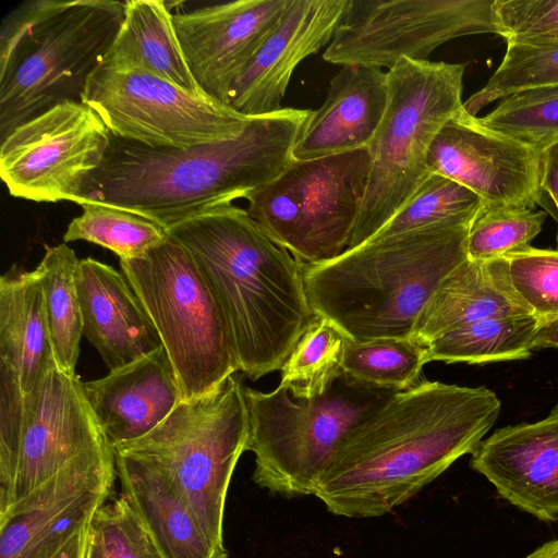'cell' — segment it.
<instances>
[{"instance_id":"1","label":"cell","mask_w":558,"mask_h":558,"mask_svg":"<svg viewBox=\"0 0 558 558\" xmlns=\"http://www.w3.org/2000/svg\"><path fill=\"white\" fill-rule=\"evenodd\" d=\"M500 409L486 387L423 380L398 391L342 439L314 496L339 517L389 513L472 453Z\"/></svg>"},{"instance_id":"2","label":"cell","mask_w":558,"mask_h":558,"mask_svg":"<svg viewBox=\"0 0 558 558\" xmlns=\"http://www.w3.org/2000/svg\"><path fill=\"white\" fill-rule=\"evenodd\" d=\"M312 110L282 108L251 117L238 135L190 148H154L111 136L101 167L78 205L97 202L153 220L166 230L250 194L278 177Z\"/></svg>"},{"instance_id":"3","label":"cell","mask_w":558,"mask_h":558,"mask_svg":"<svg viewBox=\"0 0 558 558\" xmlns=\"http://www.w3.org/2000/svg\"><path fill=\"white\" fill-rule=\"evenodd\" d=\"M193 256L226 316L239 371H279L315 316L303 264L246 209L226 204L167 229Z\"/></svg>"},{"instance_id":"4","label":"cell","mask_w":558,"mask_h":558,"mask_svg":"<svg viewBox=\"0 0 558 558\" xmlns=\"http://www.w3.org/2000/svg\"><path fill=\"white\" fill-rule=\"evenodd\" d=\"M469 227L422 229L303 264L313 312L353 341L411 338L428 299L468 259Z\"/></svg>"},{"instance_id":"5","label":"cell","mask_w":558,"mask_h":558,"mask_svg":"<svg viewBox=\"0 0 558 558\" xmlns=\"http://www.w3.org/2000/svg\"><path fill=\"white\" fill-rule=\"evenodd\" d=\"M125 1L31 0L0 28V140L66 100L81 101L87 80L113 45Z\"/></svg>"},{"instance_id":"6","label":"cell","mask_w":558,"mask_h":558,"mask_svg":"<svg viewBox=\"0 0 558 558\" xmlns=\"http://www.w3.org/2000/svg\"><path fill=\"white\" fill-rule=\"evenodd\" d=\"M464 63L400 59L388 75V101L367 146L368 179L347 248L366 243L430 174L429 148L442 126L463 110Z\"/></svg>"},{"instance_id":"7","label":"cell","mask_w":558,"mask_h":558,"mask_svg":"<svg viewBox=\"0 0 558 558\" xmlns=\"http://www.w3.org/2000/svg\"><path fill=\"white\" fill-rule=\"evenodd\" d=\"M247 437L244 387L231 375L211 391L182 400L151 432L113 451L159 473L189 505L205 534L225 547L227 493Z\"/></svg>"},{"instance_id":"8","label":"cell","mask_w":558,"mask_h":558,"mask_svg":"<svg viewBox=\"0 0 558 558\" xmlns=\"http://www.w3.org/2000/svg\"><path fill=\"white\" fill-rule=\"evenodd\" d=\"M396 392L344 373L325 393L311 399H295L281 385L270 392L244 387L246 451L255 457L253 481L287 498L314 495L342 439Z\"/></svg>"},{"instance_id":"9","label":"cell","mask_w":558,"mask_h":558,"mask_svg":"<svg viewBox=\"0 0 558 558\" xmlns=\"http://www.w3.org/2000/svg\"><path fill=\"white\" fill-rule=\"evenodd\" d=\"M120 266L160 336L184 399L211 391L239 371L222 308L181 243L168 234Z\"/></svg>"},{"instance_id":"10","label":"cell","mask_w":558,"mask_h":558,"mask_svg":"<svg viewBox=\"0 0 558 558\" xmlns=\"http://www.w3.org/2000/svg\"><path fill=\"white\" fill-rule=\"evenodd\" d=\"M367 147L294 159L245 199L250 217L302 264L330 260L348 247L364 198Z\"/></svg>"},{"instance_id":"11","label":"cell","mask_w":558,"mask_h":558,"mask_svg":"<svg viewBox=\"0 0 558 558\" xmlns=\"http://www.w3.org/2000/svg\"><path fill=\"white\" fill-rule=\"evenodd\" d=\"M112 135L184 149L238 135L251 117L190 93L148 70L118 36L81 96Z\"/></svg>"},{"instance_id":"12","label":"cell","mask_w":558,"mask_h":558,"mask_svg":"<svg viewBox=\"0 0 558 558\" xmlns=\"http://www.w3.org/2000/svg\"><path fill=\"white\" fill-rule=\"evenodd\" d=\"M494 0H347L323 58L344 65L391 69L400 59L428 61L440 45L496 34Z\"/></svg>"},{"instance_id":"13","label":"cell","mask_w":558,"mask_h":558,"mask_svg":"<svg viewBox=\"0 0 558 558\" xmlns=\"http://www.w3.org/2000/svg\"><path fill=\"white\" fill-rule=\"evenodd\" d=\"M111 136L89 106L66 100L1 141V179L15 197L78 204L85 182L106 158Z\"/></svg>"},{"instance_id":"14","label":"cell","mask_w":558,"mask_h":558,"mask_svg":"<svg viewBox=\"0 0 558 558\" xmlns=\"http://www.w3.org/2000/svg\"><path fill=\"white\" fill-rule=\"evenodd\" d=\"M108 448L112 446L87 402L83 381L76 374L64 373L54 364L38 385L25 393L11 509L62 470Z\"/></svg>"},{"instance_id":"15","label":"cell","mask_w":558,"mask_h":558,"mask_svg":"<svg viewBox=\"0 0 558 558\" xmlns=\"http://www.w3.org/2000/svg\"><path fill=\"white\" fill-rule=\"evenodd\" d=\"M427 166L430 173L474 192L485 205H537L541 150L485 128L464 108L435 137Z\"/></svg>"},{"instance_id":"16","label":"cell","mask_w":558,"mask_h":558,"mask_svg":"<svg viewBox=\"0 0 558 558\" xmlns=\"http://www.w3.org/2000/svg\"><path fill=\"white\" fill-rule=\"evenodd\" d=\"M289 0H238L172 14L189 69L202 92L229 106L231 90Z\"/></svg>"},{"instance_id":"17","label":"cell","mask_w":558,"mask_h":558,"mask_svg":"<svg viewBox=\"0 0 558 558\" xmlns=\"http://www.w3.org/2000/svg\"><path fill=\"white\" fill-rule=\"evenodd\" d=\"M345 4L347 0H289L232 87L230 107L247 117L281 110L294 70L329 45Z\"/></svg>"},{"instance_id":"18","label":"cell","mask_w":558,"mask_h":558,"mask_svg":"<svg viewBox=\"0 0 558 558\" xmlns=\"http://www.w3.org/2000/svg\"><path fill=\"white\" fill-rule=\"evenodd\" d=\"M470 465L517 508L558 521V403L541 421L505 426L483 439Z\"/></svg>"},{"instance_id":"19","label":"cell","mask_w":558,"mask_h":558,"mask_svg":"<svg viewBox=\"0 0 558 558\" xmlns=\"http://www.w3.org/2000/svg\"><path fill=\"white\" fill-rule=\"evenodd\" d=\"M83 388L112 448L145 436L184 400L163 347L102 378L83 383Z\"/></svg>"},{"instance_id":"20","label":"cell","mask_w":558,"mask_h":558,"mask_svg":"<svg viewBox=\"0 0 558 558\" xmlns=\"http://www.w3.org/2000/svg\"><path fill=\"white\" fill-rule=\"evenodd\" d=\"M83 336L112 371L162 347L130 283L111 266L80 259L75 275Z\"/></svg>"},{"instance_id":"21","label":"cell","mask_w":558,"mask_h":558,"mask_svg":"<svg viewBox=\"0 0 558 558\" xmlns=\"http://www.w3.org/2000/svg\"><path fill=\"white\" fill-rule=\"evenodd\" d=\"M388 101V75L380 68L344 65L327 96L312 110L293 148L294 159H314L367 147Z\"/></svg>"},{"instance_id":"22","label":"cell","mask_w":558,"mask_h":558,"mask_svg":"<svg viewBox=\"0 0 558 558\" xmlns=\"http://www.w3.org/2000/svg\"><path fill=\"white\" fill-rule=\"evenodd\" d=\"M531 315L509 287L504 259H466L428 299L411 338L427 345L436 338L475 322Z\"/></svg>"},{"instance_id":"23","label":"cell","mask_w":558,"mask_h":558,"mask_svg":"<svg viewBox=\"0 0 558 558\" xmlns=\"http://www.w3.org/2000/svg\"><path fill=\"white\" fill-rule=\"evenodd\" d=\"M123 494L165 558H228L174 487L149 466L114 452Z\"/></svg>"},{"instance_id":"24","label":"cell","mask_w":558,"mask_h":558,"mask_svg":"<svg viewBox=\"0 0 558 558\" xmlns=\"http://www.w3.org/2000/svg\"><path fill=\"white\" fill-rule=\"evenodd\" d=\"M0 363L31 392L54 365L41 283L13 265L0 279Z\"/></svg>"},{"instance_id":"25","label":"cell","mask_w":558,"mask_h":558,"mask_svg":"<svg viewBox=\"0 0 558 558\" xmlns=\"http://www.w3.org/2000/svg\"><path fill=\"white\" fill-rule=\"evenodd\" d=\"M539 324L533 315L482 319L429 342L428 361L487 364L525 360L534 351Z\"/></svg>"},{"instance_id":"26","label":"cell","mask_w":558,"mask_h":558,"mask_svg":"<svg viewBox=\"0 0 558 558\" xmlns=\"http://www.w3.org/2000/svg\"><path fill=\"white\" fill-rule=\"evenodd\" d=\"M118 39L158 76L190 93L205 95L189 69L167 2L125 1Z\"/></svg>"},{"instance_id":"27","label":"cell","mask_w":558,"mask_h":558,"mask_svg":"<svg viewBox=\"0 0 558 558\" xmlns=\"http://www.w3.org/2000/svg\"><path fill=\"white\" fill-rule=\"evenodd\" d=\"M78 257L65 243L46 246L35 269L43 289L46 318L58 367L75 374L83 336L75 275Z\"/></svg>"},{"instance_id":"28","label":"cell","mask_w":558,"mask_h":558,"mask_svg":"<svg viewBox=\"0 0 558 558\" xmlns=\"http://www.w3.org/2000/svg\"><path fill=\"white\" fill-rule=\"evenodd\" d=\"M348 337L330 319L316 315L279 369L280 384L295 399L325 393L342 375Z\"/></svg>"},{"instance_id":"29","label":"cell","mask_w":558,"mask_h":558,"mask_svg":"<svg viewBox=\"0 0 558 558\" xmlns=\"http://www.w3.org/2000/svg\"><path fill=\"white\" fill-rule=\"evenodd\" d=\"M483 206L482 198L468 187L444 175L430 173L400 210L368 241L434 227L470 226Z\"/></svg>"},{"instance_id":"30","label":"cell","mask_w":558,"mask_h":558,"mask_svg":"<svg viewBox=\"0 0 558 558\" xmlns=\"http://www.w3.org/2000/svg\"><path fill=\"white\" fill-rule=\"evenodd\" d=\"M427 347L412 338H381L357 342L348 338L342 371L362 384L403 391L418 381L428 363Z\"/></svg>"},{"instance_id":"31","label":"cell","mask_w":558,"mask_h":558,"mask_svg":"<svg viewBox=\"0 0 558 558\" xmlns=\"http://www.w3.org/2000/svg\"><path fill=\"white\" fill-rule=\"evenodd\" d=\"M554 86H558V43L508 40L501 63L485 86L463 102V108L476 117L497 99Z\"/></svg>"},{"instance_id":"32","label":"cell","mask_w":558,"mask_h":558,"mask_svg":"<svg viewBox=\"0 0 558 558\" xmlns=\"http://www.w3.org/2000/svg\"><path fill=\"white\" fill-rule=\"evenodd\" d=\"M80 206L83 211L69 223L64 242L84 240L114 252L120 259H130L168 236L159 223L128 210L97 202Z\"/></svg>"},{"instance_id":"33","label":"cell","mask_w":558,"mask_h":558,"mask_svg":"<svg viewBox=\"0 0 558 558\" xmlns=\"http://www.w3.org/2000/svg\"><path fill=\"white\" fill-rule=\"evenodd\" d=\"M546 216L527 207L484 204L469 227L468 259L493 260L527 248Z\"/></svg>"},{"instance_id":"34","label":"cell","mask_w":558,"mask_h":558,"mask_svg":"<svg viewBox=\"0 0 558 558\" xmlns=\"http://www.w3.org/2000/svg\"><path fill=\"white\" fill-rule=\"evenodd\" d=\"M485 128L538 150L558 141V86L522 92L478 118Z\"/></svg>"},{"instance_id":"35","label":"cell","mask_w":558,"mask_h":558,"mask_svg":"<svg viewBox=\"0 0 558 558\" xmlns=\"http://www.w3.org/2000/svg\"><path fill=\"white\" fill-rule=\"evenodd\" d=\"M515 298L541 322L558 317V250L529 246L502 257Z\"/></svg>"},{"instance_id":"36","label":"cell","mask_w":558,"mask_h":558,"mask_svg":"<svg viewBox=\"0 0 558 558\" xmlns=\"http://www.w3.org/2000/svg\"><path fill=\"white\" fill-rule=\"evenodd\" d=\"M89 530L104 558H165L123 493L97 510Z\"/></svg>"},{"instance_id":"37","label":"cell","mask_w":558,"mask_h":558,"mask_svg":"<svg viewBox=\"0 0 558 558\" xmlns=\"http://www.w3.org/2000/svg\"><path fill=\"white\" fill-rule=\"evenodd\" d=\"M25 393L13 372L0 363V518L14 501Z\"/></svg>"},{"instance_id":"38","label":"cell","mask_w":558,"mask_h":558,"mask_svg":"<svg viewBox=\"0 0 558 558\" xmlns=\"http://www.w3.org/2000/svg\"><path fill=\"white\" fill-rule=\"evenodd\" d=\"M493 15L506 41L558 43V0H494Z\"/></svg>"},{"instance_id":"39","label":"cell","mask_w":558,"mask_h":558,"mask_svg":"<svg viewBox=\"0 0 558 558\" xmlns=\"http://www.w3.org/2000/svg\"><path fill=\"white\" fill-rule=\"evenodd\" d=\"M113 487L89 492L71 504L28 545L21 558H54L78 533L86 530Z\"/></svg>"},{"instance_id":"40","label":"cell","mask_w":558,"mask_h":558,"mask_svg":"<svg viewBox=\"0 0 558 558\" xmlns=\"http://www.w3.org/2000/svg\"><path fill=\"white\" fill-rule=\"evenodd\" d=\"M536 204L558 222V141L541 150Z\"/></svg>"},{"instance_id":"41","label":"cell","mask_w":558,"mask_h":558,"mask_svg":"<svg viewBox=\"0 0 558 558\" xmlns=\"http://www.w3.org/2000/svg\"><path fill=\"white\" fill-rule=\"evenodd\" d=\"M558 349V317L542 320L535 333L533 349Z\"/></svg>"},{"instance_id":"42","label":"cell","mask_w":558,"mask_h":558,"mask_svg":"<svg viewBox=\"0 0 558 558\" xmlns=\"http://www.w3.org/2000/svg\"><path fill=\"white\" fill-rule=\"evenodd\" d=\"M89 526L75 535L54 558H85Z\"/></svg>"},{"instance_id":"43","label":"cell","mask_w":558,"mask_h":558,"mask_svg":"<svg viewBox=\"0 0 558 558\" xmlns=\"http://www.w3.org/2000/svg\"><path fill=\"white\" fill-rule=\"evenodd\" d=\"M525 558H558V539L545 543Z\"/></svg>"},{"instance_id":"44","label":"cell","mask_w":558,"mask_h":558,"mask_svg":"<svg viewBox=\"0 0 558 558\" xmlns=\"http://www.w3.org/2000/svg\"><path fill=\"white\" fill-rule=\"evenodd\" d=\"M85 558H104L101 549L97 542L95 541V538L93 537L90 530L88 533V542Z\"/></svg>"},{"instance_id":"45","label":"cell","mask_w":558,"mask_h":558,"mask_svg":"<svg viewBox=\"0 0 558 558\" xmlns=\"http://www.w3.org/2000/svg\"><path fill=\"white\" fill-rule=\"evenodd\" d=\"M557 239H558V235H557Z\"/></svg>"},{"instance_id":"46","label":"cell","mask_w":558,"mask_h":558,"mask_svg":"<svg viewBox=\"0 0 558 558\" xmlns=\"http://www.w3.org/2000/svg\"><path fill=\"white\" fill-rule=\"evenodd\" d=\"M558 240V239H557Z\"/></svg>"}]
</instances>
